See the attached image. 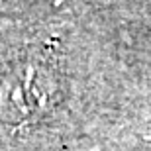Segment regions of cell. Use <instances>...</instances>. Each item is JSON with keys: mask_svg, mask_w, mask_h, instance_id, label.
Masks as SVG:
<instances>
[{"mask_svg": "<svg viewBox=\"0 0 151 151\" xmlns=\"http://www.w3.org/2000/svg\"><path fill=\"white\" fill-rule=\"evenodd\" d=\"M59 77L55 65L43 57L24 59L4 81L0 90V112L10 122L39 116L59 100Z\"/></svg>", "mask_w": 151, "mask_h": 151, "instance_id": "cell-1", "label": "cell"}]
</instances>
